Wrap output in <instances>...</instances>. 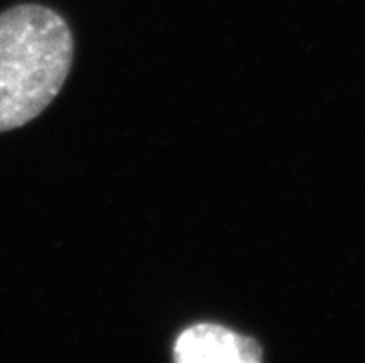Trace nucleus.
I'll use <instances>...</instances> for the list:
<instances>
[{
  "label": "nucleus",
  "mask_w": 365,
  "mask_h": 363,
  "mask_svg": "<svg viewBox=\"0 0 365 363\" xmlns=\"http://www.w3.org/2000/svg\"><path fill=\"white\" fill-rule=\"evenodd\" d=\"M65 19L39 4L0 14V132L41 116L63 88L73 63Z\"/></svg>",
  "instance_id": "1"
},
{
  "label": "nucleus",
  "mask_w": 365,
  "mask_h": 363,
  "mask_svg": "<svg viewBox=\"0 0 365 363\" xmlns=\"http://www.w3.org/2000/svg\"><path fill=\"white\" fill-rule=\"evenodd\" d=\"M173 358L178 363H256L264 359L252 337L212 322H199L176 337Z\"/></svg>",
  "instance_id": "2"
}]
</instances>
